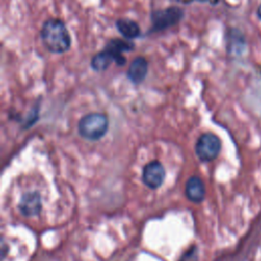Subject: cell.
Here are the masks:
<instances>
[{
	"mask_svg": "<svg viewBox=\"0 0 261 261\" xmlns=\"http://www.w3.org/2000/svg\"><path fill=\"white\" fill-rule=\"evenodd\" d=\"M40 36L44 46L51 53H64L71 46L69 32L64 22L58 18L47 19L42 25Z\"/></svg>",
	"mask_w": 261,
	"mask_h": 261,
	"instance_id": "cell-1",
	"label": "cell"
},
{
	"mask_svg": "<svg viewBox=\"0 0 261 261\" xmlns=\"http://www.w3.org/2000/svg\"><path fill=\"white\" fill-rule=\"evenodd\" d=\"M108 129V118L102 113H90L79 122L80 135L90 141H97L105 136Z\"/></svg>",
	"mask_w": 261,
	"mask_h": 261,
	"instance_id": "cell-2",
	"label": "cell"
},
{
	"mask_svg": "<svg viewBox=\"0 0 261 261\" xmlns=\"http://www.w3.org/2000/svg\"><path fill=\"white\" fill-rule=\"evenodd\" d=\"M221 148L220 140L217 136L207 133L203 134L197 141L196 154L202 161H211L217 157Z\"/></svg>",
	"mask_w": 261,
	"mask_h": 261,
	"instance_id": "cell-3",
	"label": "cell"
},
{
	"mask_svg": "<svg viewBox=\"0 0 261 261\" xmlns=\"http://www.w3.org/2000/svg\"><path fill=\"white\" fill-rule=\"evenodd\" d=\"M184 16V11L178 7H168L163 10H156L152 13L153 31H162L176 24Z\"/></svg>",
	"mask_w": 261,
	"mask_h": 261,
	"instance_id": "cell-4",
	"label": "cell"
},
{
	"mask_svg": "<svg viewBox=\"0 0 261 261\" xmlns=\"http://www.w3.org/2000/svg\"><path fill=\"white\" fill-rule=\"evenodd\" d=\"M165 170L162 164L158 161L148 163L143 170V181L150 189L159 188L164 180Z\"/></svg>",
	"mask_w": 261,
	"mask_h": 261,
	"instance_id": "cell-5",
	"label": "cell"
},
{
	"mask_svg": "<svg viewBox=\"0 0 261 261\" xmlns=\"http://www.w3.org/2000/svg\"><path fill=\"white\" fill-rule=\"evenodd\" d=\"M19 211L23 216H34L40 213L42 208L41 197L37 192L24 194L18 204Z\"/></svg>",
	"mask_w": 261,
	"mask_h": 261,
	"instance_id": "cell-6",
	"label": "cell"
},
{
	"mask_svg": "<svg viewBox=\"0 0 261 261\" xmlns=\"http://www.w3.org/2000/svg\"><path fill=\"white\" fill-rule=\"evenodd\" d=\"M148 73V62L144 57L135 58L127 69V77L128 80L135 84H141Z\"/></svg>",
	"mask_w": 261,
	"mask_h": 261,
	"instance_id": "cell-7",
	"label": "cell"
},
{
	"mask_svg": "<svg viewBox=\"0 0 261 261\" xmlns=\"http://www.w3.org/2000/svg\"><path fill=\"white\" fill-rule=\"evenodd\" d=\"M186 196L194 203H200L205 198V186L198 176H192L186 184Z\"/></svg>",
	"mask_w": 261,
	"mask_h": 261,
	"instance_id": "cell-8",
	"label": "cell"
},
{
	"mask_svg": "<svg viewBox=\"0 0 261 261\" xmlns=\"http://www.w3.org/2000/svg\"><path fill=\"white\" fill-rule=\"evenodd\" d=\"M133 48H134V44L130 41L120 40V39H114L109 41L105 47V49L109 50L111 53L115 55L117 65H123L125 63V58L123 57L122 52L129 51Z\"/></svg>",
	"mask_w": 261,
	"mask_h": 261,
	"instance_id": "cell-9",
	"label": "cell"
},
{
	"mask_svg": "<svg viewBox=\"0 0 261 261\" xmlns=\"http://www.w3.org/2000/svg\"><path fill=\"white\" fill-rule=\"evenodd\" d=\"M116 63V57L113 53H111L109 50L104 49L101 52H98L95 54L91 60V67L97 71L101 72L106 70L112 62Z\"/></svg>",
	"mask_w": 261,
	"mask_h": 261,
	"instance_id": "cell-10",
	"label": "cell"
},
{
	"mask_svg": "<svg viewBox=\"0 0 261 261\" xmlns=\"http://www.w3.org/2000/svg\"><path fill=\"white\" fill-rule=\"evenodd\" d=\"M116 28L118 32L126 39L133 40L141 35V29L139 24L129 18H120L116 20Z\"/></svg>",
	"mask_w": 261,
	"mask_h": 261,
	"instance_id": "cell-11",
	"label": "cell"
},
{
	"mask_svg": "<svg viewBox=\"0 0 261 261\" xmlns=\"http://www.w3.org/2000/svg\"><path fill=\"white\" fill-rule=\"evenodd\" d=\"M197 259H198L197 249L194 248L193 250L187 252V253L182 256V258H181L180 261H197Z\"/></svg>",
	"mask_w": 261,
	"mask_h": 261,
	"instance_id": "cell-12",
	"label": "cell"
},
{
	"mask_svg": "<svg viewBox=\"0 0 261 261\" xmlns=\"http://www.w3.org/2000/svg\"><path fill=\"white\" fill-rule=\"evenodd\" d=\"M258 16L261 18V5H260L259 8H258Z\"/></svg>",
	"mask_w": 261,
	"mask_h": 261,
	"instance_id": "cell-13",
	"label": "cell"
},
{
	"mask_svg": "<svg viewBox=\"0 0 261 261\" xmlns=\"http://www.w3.org/2000/svg\"><path fill=\"white\" fill-rule=\"evenodd\" d=\"M212 3H216L217 2V0H210Z\"/></svg>",
	"mask_w": 261,
	"mask_h": 261,
	"instance_id": "cell-14",
	"label": "cell"
}]
</instances>
